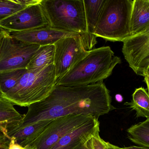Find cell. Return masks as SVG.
Listing matches in <instances>:
<instances>
[{
	"instance_id": "30",
	"label": "cell",
	"mask_w": 149,
	"mask_h": 149,
	"mask_svg": "<svg viewBox=\"0 0 149 149\" xmlns=\"http://www.w3.org/2000/svg\"><path fill=\"white\" fill-rule=\"evenodd\" d=\"M146 75H149V64L147 70H146V73H145V76H146Z\"/></svg>"
},
{
	"instance_id": "26",
	"label": "cell",
	"mask_w": 149,
	"mask_h": 149,
	"mask_svg": "<svg viewBox=\"0 0 149 149\" xmlns=\"http://www.w3.org/2000/svg\"><path fill=\"white\" fill-rule=\"evenodd\" d=\"M122 149H149V148L145 147H137V146H131L127 148H122Z\"/></svg>"
},
{
	"instance_id": "18",
	"label": "cell",
	"mask_w": 149,
	"mask_h": 149,
	"mask_svg": "<svg viewBox=\"0 0 149 149\" xmlns=\"http://www.w3.org/2000/svg\"><path fill=\"white\" fill-rule=\"evenodd\" d=\"M55 52L54 44L40 46L31 59L27 69L45 68L53 64Z\"/></svg>"
},
{
	"instance_id": "5",
	"label": "cell",
	"mask_w": 149,
	"mask_h": 149,
	"mask_svg": "<svg viewBox=\"0 0 149 149\" xmlns=\"http://www.w3.org/2000/svg\"><path fill=\"white\" fill-rule=\"evenodd\" d=\"M132 0H106L95 36L106 41L122 42L131 36Z\"/></svg>"
},
{
	"instance_id": "25",
	"label": "cell",
	"mask_w": 149,
	"mask_h": 149,
	"mask_svg": "<svg viewBox=\"0 0 149 149\" xmlns=\"http://www.w3.org/2000/svg\"><path fill=\"white\" fill-rule=\"evenodd\" d=\"M106 148H107L106 149H122V148L113 145L108 142H106Z\"/></svg>"
},
{
	"instance_id": "31",
	"label": "cell",
	"mask_w": 149,
	"mask_h": 149,
	"mask_svg": "<svg viewBox=\"0 0 149 149\" xmlns=\"http://www.w3.org/2000/svg\"><path fill=\"white\" fill-rule=\"evenodd\" d=\"M85 145H83V146H82V147H81V148H79V149H87L86 148V146H85Z\"/></svg>"
},
{
	"instance_id": "15",
	"label": "cell",
	"mask_w": 149,
	"mask_h": 149,
	"mask_svg": "<svg viewBox=\"0 0 149 149\" xmlns=\"http://www.w3.org/2000/svg\"><path fill=\"white\" fill-rule=\"evenodd\" d=\"M9 101L0 97V135H7L8 130L16 127L22 119L23 115Z\"/></svg>"
},
{
	"instance_id": "32",
	"label": "cell",
	"mask_w": 149,
	"mask_h": 149,
	"mask_svg": "<svg viewBox=\"0 0 149 149\" xmlns=\"http://www.w3.org/2000/svg\"><path fill=\"white\" fill-rule=\"evenodd\" d=\"M3 35L2 31L0 30V39H1V38L2 36Z\"/></svg>"
},
{
	"instance_id": "4",
	"label": "cell",
	"mask_w": 149,
	"mask_h": 149,
	"mask_svg": "<svg viewBox=\"0 0 149 149\" xmlns=\"http://www.w3.org/2000/svg\"><path fill=\"white\" fill-rule=\"evenodd\" d=\"M49 26L80 35L83 45L87 34L84 0H41Z\"/></svg>"
},
{
	"instance_id": "11",
	"label": "cell",
	"mask_w": 149,
	"mask_h": 149,
	"mask_svg": "<svg viewBox=\"0 0 149 149\" xmlns=\"http://www.w3.org/2000/svg\"><path fill=\"white\" fill-rule=\"evenodd\" d=\"M7 32L10 36L15 39L39 46L53 45L63 38L79 35L56 29L50 26L24 31Z\"/></svg>"
},
{
	"instance_id": "17",
	"label": "cell",
	"mask_w": 149,
	"mask_h": 149,
	"mask_svg": "<svg viewBox=\"0 0 149 149\" xmlns=\"http://www.w3.org/2000/svg\"><path fill=\"white\" fill-rule=\"evenodd\" d=\"M136 113V118L149 119V94L143 87L136 88L132 94L131 102L124 104Z\"/></svg>"
},
{
	"instance_id": "12",
	"label": "cell",
	"mask_w": 149,
	"mask_h": 149,
	"mask_svg": "<svg viewBox=\"0 0 149 149\" xmlns=\"http://www.w3.org/2000/svg\"><path fill=\"white\" fill-rule=\"evenodd\" d=\"M100 127L99 119L93 117L65 136L49 149H79L100 134Z\"/></svg>"
},
{
	"instance_id": "9",
	"label": "cell",
	"mask_w": 149,
	"mask_h": 149,
	"mask_svg": "<svg viewBox=\"0 0 149 149\" xmlns=\"http://www.w3.org/2000/svg\"><path fill=\"white\" fill-rule=\"evenodd\" d=\"M122 52L135 73L144 77L149 64V26L124 40Z\"/></svg>"
},
{
	"instance_id": "20",
	"label": "cell",
	"mask_w": 149,
	"mask_h": 149,
	"mask_svg": "<svg viewBox=\"0 0 149 149\" xmlns=\"http://www.w3.org/2000/svg\"><path fill=\"white\" fill-rule=\"evenodd\" d=\"M26 69L0 72V95L8 92L17 84Z\"/></svg>"
},
{
	"instance_id": "29",
	"label": "cell",
	"mask_w": 149,
	"mask_h": 149,
	"mask_svg": "<svg viewBox=\"0 0 149 149\" xmlns=\"http://www.w3.org/2000/svg\"><path fill=\"white\" fill-rule=\"evenodd\" d=\"M115 99L116 101L119 102H121L123 101V97L121 94H117L116 95Z\"/></svg>"
},
{
	"instance_id": "24",
	"label": "cell",
	"mask_w": 149,
	"mask_h": 149,
	"mask_svg": "<svg viewBox=\"0 0 149 149\" xmlns=\"http://www.w3.org/2000/svg\"><path fill=\"white\" fill-rule=\"evenodd\" d=\"M8 149H27L22 147L21 145L17 143L14 139L10 138V142Z\"/></svg>"
},
{
	"instance_id": "1",
	"label": "cell",
	"mask_w": 149,
	"mask_h": 149,
	"mask_svg": "<svg viewBox=\"0 0 149 149\" xmlns=\"http://www.w3.org/2000/svg\"><path fill=\"white\" fill-rule=\"evenodd\" d=\"M110 92L102 82L88 85L55 86L48 97L28 107L26 114L8 135L42 120L68 115H91L99 119L115 109Z\"/></svg>"
},
{
	"instance_id": "7",
	"label": "cell",
	"mask_w": 149,
	"mask_h": 149,
	"mask_svg": "<svg viewBox=\"0 0 149 149\" xmlns=\"http://www.w3.org/2000/svg\"><path fill=\"white\" fill-rule=\"evenodd\" d=\"M93 117L84 115H68L52 120L25 148L49 149L65 136Z\"/></svg>"
},
{
	"instance_id": "27",
	"label": "cell",
	"mask_w": 149,
	"mask_h": 149,
	"mask_svg": "<svg viewBox=\"0 0 149 149\" xmlns=\"http://www.w3.org/2000/svg\"><path fill=\"white\" fill-rule=\"evenodd\" d=\"M144 81L147 85L148 87V93L149 94V75L144 76Z\"/></svg>"
},
{
	"instance_id": "22",
	"label": "cell",
	"mask_w": 149,
	"mask_h": 149,
	"mask_svg": "<svg viewBox=\"0 0 149 149\" xmlns=\"http://www.w3.org/2000/svg\"><path fill=\"white\" fill-rule=\"evenodd\" d=\"M87 149H106V142L100 136V134L92 137L85 144Z\"/></svg>"
},
{
	"instance_id": "28",
	"label": "cell",
	"mask_w": 149,
	"mask_h": 149,
	"mask_svg": "<svg viewBox=\"0 0 149 149\" xmlns=\"http://www.w3.org/2000/svg\"><path fill=\"white\" fill-rule=\"evenodd\" d=\"M10 143H5L0 144V149H8Z\"/></svg>"
},
{
	"instance_id": "2",
	"label": "cell",
	"mask_w": 149,
	"mask_h": 149,
	"mask_svg": "<svg viewBox=\"0 0 149 149\" xmlns=\"http://www.w3.org/2000/svg\"><path fill=\"white\" fill-rule=\"evenodd\" d=\"M121 60L115 56L109 46L93 49L63 78L57 80V85L78 86L102 82L112 74Z\"/></svg>"
},
{
	"instance_id": "3",
	"label": "cell",
	"mask_w": 149,
	"mask_h": 149,
	"mask_svg": "<svg viewBox=\"0 0 149 149\" xmlns=\"http://www.w3.org/2000/svg\"><path fill=\"white\" fill-rule=\"evenodd\" d=\"M57 80L54 64L45 68L26 69L16 85L0 97L14 105L28 107L48 97Z\"/></svg>"
},
{
	"instance_id": "21",
	"label": "cell",
	"mask_w": 149,
	"mask_h": 149,
	"mask_svg": "<svg viewBox=\"0 0 149 149\" xmlns=\"http://www.w3.org/2000/svg\"><path fill=\"white\" fill-rule=\"evenodd\" d=\"M26 7L15 0H0V22Z\"/></svg>"
},
{
	"instance_id": "10",
	"label": "cell",
	"mask_w": 149,
	"mask_h": 149,
	"mask_svg": "<svg viewBox=\"0 0 149 149\" xmlns=\"http://www.w3.org/2000/svg\"><path fill=\"white\" fill-rule=\"evenodd\" d=\"M50 26L40 3L24 8L0 22V30L21 31Z\"/></svg>"
},
{
	"instance_id": "14",
	"label": "cell",
	"mask_w": 149,
	"mask_h": 149,
	"mask_svg": "<svg viewBox=\"0 0 149 149\" xmlns=\"http://www.w3.org/2000/svg\"><path fill=\"white\" fill-rule=\"evenodd\" d=\"M149 26V0H134L131 18V36L140 33Z\"/></svg>"
},
{
	"instance_id": "19",
	"label": "cell",
	"mask_w": 149,
	"mask_h": 149,
	"mask_svg": "<svg viewBox=\"0 0 149 149\" xmlns=\"http://www.w3.org/2000/svg\"><path fill=\"white\" fill-rule=\"evenodd\" d=\"M127 134L133 143L149 148V119L131 126L127 130Z\"/></svg>"
},
{
	"instance_id": "23",
	"label": "cell",
	"mask_w": 149,
	"mask_h": 149,
	"mask_svg": "<svg viewBox=\"0 0 149 149\" xmlns=\"http://www.w3.org/2000/svg\"><path fill=\"white\" fill-rule=\"evenodd\" d=\"M17 3L26 7L32 6L40 3L41 0H15Z\"/></svg>"
},
{
	"instance_id": "6",
	"label": "cell",
	"mask_w": 149,
	"mask_h": 149,
	"mask_svg": "<svg viewBox=\"0 0 149 149\" xmlns=\"http://www.w3.org/2000/svg\"><path fill=\"white\" fill-rule=\"evenodd\" d=\"M1 30L3 35L0 39V72L27 69L40 46L17 40L7 31Z\"/></svg>"
},
{
	"instance_id": "8",
	"label": "cell",
	"mask_w": 149,
	"mask_h": 149,
	"mask_svg": "<svg viewBox=\"0 0 149 149\" xmlns=\"http://www.w3.org/2000/svg\"><path fill=\"white\" fill-rule=\"evenodd\" d=\"M54 45V65L57 80L70 71L89 52L85 49L79 35L63 38Z\"/></svg>"
},
{
	"instance_id": "13",
	"label": "cell",
	"mask_w": 149,
	"mask_h": 149,
	"mask_svg": "<svg viewBox=\"0 0 149 149\" xmlns=\"http://www.w3.org/2000/svg\"><path fill=\"white\" fill-rule=\"evenodd\" d=\"M106 0H84L86 22L87 34L84 45L86 50H93L97 43L94 34Z\"/></svg>"
},
{
	"instance_id": "16",
	"label": "cell",
	"mask_w": 149,
	"mask_h": 149,
	"mask_svg": "<svg viewBox=\"0 0 149 149\" xmlns=\"http://www.w3.org/2000/svg\"><path fill=\"white\" fill-rule=\"evenodd\" d=\"M52 120H42L21 129L8 135L17 143L25 148L46 127Z\"/></svg>"
}]
</instances>
